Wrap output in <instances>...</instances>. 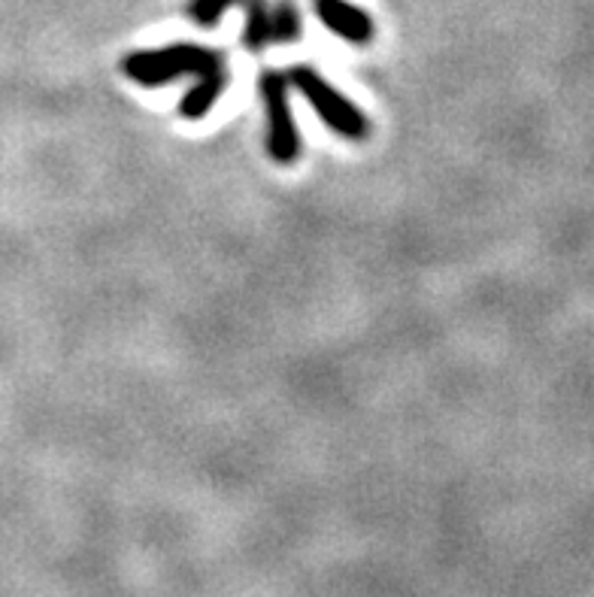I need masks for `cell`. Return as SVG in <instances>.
<instances>
[{
  "mask_svg": "<svg viewBox=\"0 0 594 597\" xmlns=\"http://www.w3.org/2000/svg\"><path fill=\"white\" fill-rule=\"evenodd\" d=\"M122 73L143 88H161L191 76L195 85L179 104V113L188 122L210 116V109L228 88V59L222 55V49L200 46V43H170L161 49L131 52L122 59Z\"/></svg>",
  "mask_w": 594,
  "mask_h": 597,
  "instance_id": "obj_1",
  "label": "cell"
},
{
  "mask_svg": "<svg viewBox=\"0 0 594 597\" xmlns=\"http://www.w3.org/2000/svg\"><path fill=\"white\" fill-rule=\"evenodd\" d=\"M285 76H289V85H294V88L306 97V104L313 106L315 116L322 118V125H325L331 134H337L343 140H364V137H367V130H371L367 116H364L358 106L352 104L346 94L337 92L334 85L327 83L325 76L315 71V67L298 64V67H292Z\"/></svg>",
  "mask_w": 594,
  "mask_h": 597,
  "instance_id": "obj_2",
  "label": "cell"
},
{
  "mask_svg": "<svg viewBox=\"0 0 594 597\" xmlns=\"http://www.w3.org/2000/svg\"><path fill=\"white\" fill-rule=\"evenodd\" d=\"M258 94L268 113V155L277 165H292L301 155V134L289 101V76L282 71H264L258 76Z\"/></svg>",
  "mask_w": 594,
  "mask_h": 597,
  "instance_id": "obj_3",
  "label": "cell"
},
{
  "mask_svg": "<svg viewBox=\"0 0 594 597\" xmlns=\"http://www.w3.org/2000/svg\"><path fill=\"white\" fill-rule=\"evenodd\" d=\"M301 10L292 0H246L243 46L258 55L277 43L301 40Z\"/></svg>",
  "mask_w": 594,
  "mask_h": 597,
  "instance_id": "obj_4",
  "label": "cell"
},
{
  "mask_svg": "<svg viewBox=\"0 0 594 597\" xmlns=\"http://www.w3.org/2000/svg\"><path fill=\"white\" fill-rule=\"evenodd\" d=\"M313 10L331 34L352 46H367L373 40V19L350 0H313Z\"/></svg>",
  "mask_w": 594,
  "mask_h": 597,
  "instance_id": "obj_5",
  "label": "cell"
},
{
  "mask_svg": "<svg viewBox=\"0 0 594 597\" xmlns=\"http://www.w3.org/2000/svg\"><path fill=\"white\" fill-rule=\"evenodd\" d=\"M237 3H246V0H191L186 7V15L198 24V28H212V24H219L225 12L237 7Z\"/></svg>",
  "mask_w": 594,
  "mask_h": 597,
  "instance_id": "obj_6",
  "label": "cell"
}]
</instances>
